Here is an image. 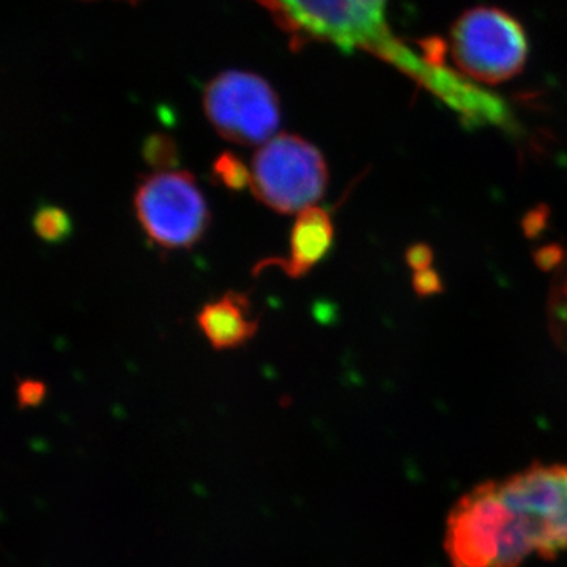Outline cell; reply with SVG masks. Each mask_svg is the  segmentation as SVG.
<instances>
[{"mask_svg":"<svg viewBox=\"0 0 567 567\" xmlns=\"http://www.w3.org/2000/svg\"><path fill=\"white\" fill-rule=\"evenodd\" d=\"M290 40L293 51L328 43L364 51L391 63L427 91L440 95L453 80L434 40L420 51L395 35L386 18L388 0H256Z\"/></svg>","mask_w":567,"mask_h":567,"instance_id":"1","label":"cell"},{"mask_svg":"<svg viewBox=\"0 0 567 567\" xmlns=\"http://www.w3.org/2000/svg\"><path fill=\"white\" fill-rule=\"evenodd\" d=\"M445 551L451 567H520L536 554V544L527 522L503 495L499 481H486L451 509Z\"/></svg>","mask_w":567,"mask_h":567,"instance_id":"2","label":"cell"},{"mask_svg":"<svg viewBox=\"0 0 567 567\" xmlns=\"http://www.w3.org/2000/svg\"><path fill=\"white\" fill-rule=\"evenodd\" d=\"M251 175L254 196L281 215L315 207L328 185L322 153L311 142L289 133L265 142L254 155Z\"/></svg>","mask_w":567,"mask_h":567,"instance_id":"3","label":"cell"},{"mask_svg":"<svg viewBox=\"0 0 567 567\" xmlns=\"http://www.w3.org/2000/svg\"><path fill=\"white\" fill-rule=\"evenodd\" d=\"M451 52L464 76L502 84L516 78L528 59V39L516 18L495 7L465 11L451 31Z\"/></svg>","mask_w":567,"mask_h":567,"instance_id":"4","label":"cell"},{"mask_svg":"<svg viewBox=\"0 0 567 567\" xmlns=\"http://www.w3.org/2000/svg\"><path fill=\"white\" fill-rule=\"evenodd\" d=\"M133 204L144 233L166 251L193 248L203 240L210 224L204 194L196 178L186 171H167L142 178Z\"/></svg>","mask_w":567,"mask_h":567,"instance_id":"5","label":"cell"},{"mask_svg":"<svg viewBox=\"0 0 567 567\" xmlns=\"http://www.w3.org/2000/svg\"><path fill=\"white\" fill-rule=\"evenodd\" d=\"M204 111L213 128L238 145H264L281 123L275 89L249 71L229 70L213 78L204 91Z\"/></svg>","mask_w":567,"mask_h":567,"instance_id":"6","label":"cell"},{"mask_svg":"<svg viewBox=\"0 0 567 567\" xmlns=\"http://www.w3.org/2000/svg\"><path fill=\"white\" fill-rule=\"evenodd\" d=\"M499 486L532 529L536 555L554 559L567 550V465L533 464Z\"/></svg>","mask_w":567,"mask_h":567,"instance_id":"7","label":"cell"},{"mask_svg":"<svg viewBox=\"0 0 567 567\" xmlns=\"http://www.w3.org/2000/svg\"><path fill=\"white\" fill-rule=\"evenodd\" d=\"M333 244L334 224L331 213L317 205L306 208L298 213L297 221L293 224L287 257L262 260L254 268V275H259L265 268L276 267L289 278H303L324 259Z\"/></svg>","mask_w":567,"mask_h":567,"instance_id":"8","label":"cell"},{"mask_svg":"<svg viewBox=\"0 0 567 567\" xmlns=\"http://www.w3.org/2000/svg\"><path fill=\"white\" fill-rule=\"evenodd\" d=\"M260 317L252 315L248 293H224L197 315V324L213 349L233 350L251 341L259 331Z\"/></svg>","mask_w":567,"mask_h":567,"instance_id":"9","label":"cell"},{"mask_svg":"<svg viewBox=\"0 0 567 567\" xmlns=\"http://www.w3.org/2000/svg\"><path fill=\"white\" fill-rule=\"evenodd\" d=\"M547 315L554 341L567 353V256L551 284Z\"/></svg>","mask_w":567,"mask_h":567,"instance_id":"10","label":"cell"},{"mask_svg":"<svg viewBox=\"0 0 567 567\" xmlns=\"http://www.w3.org/2000/svg\"><path fill=\"white\" fill-rule=\"evenodd\" d=\"M32 224L35 234L47 244H62L73 230L69 213L54 205H44L39 208Z\"/></svg>","mask_w":567,"mask_h":567,"instance_id":"11","label":"cell"},{"mask_svg":"<svg viewBox=\"0 0 567 567\" xmlns=\"http://www.w3.org/2000/svg\"><path fill=\"white\" fill-rule=\"evenodd\" d=\"M212 175L218 185L229 189V192H244L248 186L251 188V169H248L246 164L233 152H223L215 159L212 166Z\"/></svg>","mask_w":567,"mask_h":567,"instance_id":"12","label":"cell"},{"mask_svg":"<svg viewBox=\"0 0 567 567\" xmlns=\"http://www.w3.org/2000/svg\"><path fill=\"white\" fill-rule=\"evenodd\" d=\"M142 158L155 173L175 171L174 167L178 164L177 142L164 133L152 134L142 144Z\"/></svg>","mask_w":567,"mask_h":567,"instance_id":"13","label":"cell"},{"mask_svg":"<svg viewBox=\"0 0 567 567\" xmlns=\"http://www.w3.org/2000/svg\"><path fill=\"white\" fill-rule=\"evenodd\" d=\"M47 398V385L40 380L25 379L18 383L17 401L21 409L40 405Z\"/></svg>","mask_w":567,"mask_h":567,"instance_id":"14","label":"cell"},{"mask_svg":"<svg viewBox=\"0 0 567 567\" xmlns=\"http://www.w3.org/2000/svg\"><path fill=\"white\" fill-rule=\"evenodd\" d=\"M413 287L420 297H431V295L440 293L443 290L442 279L435 270H432V267L416 271L413 276Z\"/></svg>","mask_w":567,"mask_h":567,"instance_id":"15","label":"cell"},{"mask_svg":"<svg viewBox=\"0 0 567 567\" xmlns=\"http://www.w3.org/2000/svg\"><path fill=\"white\" fill-rule=\"evenodd\" d=\"M406 264L410 265V268L413 270L421 271L425 270V268H431L432 259H434V254H432V249L429 248L427 245H413L412 248L409 249L405 254Z\"/></svg>","mask_w":567,"mask_h":567,"instance_id":"16","label":"cell"},{"mask_svg":"<svg viewBox=\"0 0 567 567\" xmlns=\"http://www.w3.org/2000/svg\"><path fill=\"white\" fill-rule=\"evenodd\" d=\"M567 254L563 251L557 245L546 246L536 254V264L539 265L543 270H551V268H558L559 265L565 262Z\"/></svg>","mask_w":567,"mask_h":567,"instance_id":"17","label":"cell"},{"mask_svg":"<svg viewBox=\"0 0 567 567\" xmlns=\"http://www.w3.org/2000/svg\"><path fill=\"white\" fill-rule=\"evenodd\" d=\"M544 218L546 215L543 213V208H539V212L532 213L528 216L527 223H525V229L529 235H535L536 230L543 229Z\"/></svg>","mask_w":567,"mask_h":567,"instance_id":"18","label":"cell"},{"mask_svg":"<svg viewBox=\"0 0 567 567\" xmlns=\"http://www.w3.org/2000/svg\"><path fill=\"white\" fill-rule=\"evenodd\" d=\"M123 2L136 3L141 2V0H123Z\"/></svg>","mask_w":567,"mask_h":567,"instance_id":"19","label":"cell"}]
</instances>
